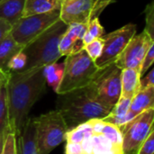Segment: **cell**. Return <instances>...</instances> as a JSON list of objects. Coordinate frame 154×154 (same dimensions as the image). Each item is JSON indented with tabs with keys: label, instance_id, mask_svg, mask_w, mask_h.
Segmentation results:
<instances>
[{
	"label": "cell",
	"instance_id": "1",
	"mask_svg": "<svg viewBox=\"0 0 154 154\" xmlns=\"http://www.w3.org/2000/svg\"><path fill=\"white\" fill-rule=\"evenodd\" d=\"M46 88L43 67L9 73L6 82L9 130L19 135L29 112Z\"/></svg>",
	"mask_w": 154,
	"mask_h": 154
},
{
	"label": "cell",
	"instance_id": "2",
	"mask_svg": "<svg viewBox=\"0 0 154 154\" xmlns=\"http://www.w3.org/2000/svg\"><path fill=\"white\" fill-rule=\"evenodd\" d=\"M56 110L64 118L68 129H71L91 119L106 117L111 107L101 103L89 86L59 95Z\"/></svg>",
	"mask_w": 154,
	"mask_h": 154
},
{
	"label": "cell",
	"instance_id": "3",
	"mask_svg": "<svg viewBox=\"0 0 154 154\" xmlns=\"http://www.w3.org/2000/svg\"><path fill=\"white\" fill-rule=\"evenodd\" d=\"M67 28L68 25L60 19L25 45L22 51L27 57V63L23 70L44 67L57 62L62 57L59 51V44Z\"/></svg>",
	"mask_w": 154,
	"mask_h": 154
},
{
	"label": "cell",
	"instance_id": "4",
	"mask_svg": "<svg viewBox=\"0 0 154 154\" xmlns=\"http://www.w3.org/2000/svg\"><path fill=\"white\" fill-rule=\"evenodd\" d=\"M97 70L94 60L89 58L85 50L66 56L63 77L56 93L61 95L87 87Z\"/></svg>",
	"mask_w": 154,
	"mask_h": 154
},
{
	"label": "cell",
	"instance_id": "5",
	"mask_svg": "<svg viewBox=\"0 0 154 154\" xmlns=\"http://www.w3.org/2000/svg\"><path fill=\"white\" fill-rule=\"evenodd\" d=\"M36 142L41 154H50L65 141L68 126L58 110L51 111L33 118Z\"/></svg>",
	"mask_w": 154,
	"mask_h": 154
},
{
	"label": "cell",
	"instance_id": "6",
	"mask_svg": "<svg viewBox=\"0 0 154 154\" xmlns=\"http://www.w3.org/2000/svg\"><path fill=\"white\" fill-rule=\"evenodd\" d=\"M122 69L112 63L103 69H98L89 88L97 98L104 105L113 108L121 97Z\"/></svg>",
	"mask_w": 154,
	"mask_h": 154
},
{
	"label": "cell",
	"instance_id": "7",
	"mask_svg": "<svg viewBox=\"0 0 154 154\" xmlns=\"http://www.w3.org/2000/svg\"><path fill=\"white\" fill-rule=\"evenodd\" d=\"M60 9H58L22 17L12 25L10 34L18 44L24 47L60 20Z\"/></svg>",
	"mask_w": 154,
	"mask_h": 154
},
{
	"label": "cell",
	"instance_id": "8",
	"mask_svg": "<svg viewBox=\"0 0 154 154\" xmlns=\"http://www.w3.org/2000/svg\"><path fill=\"white\" fill-rule=\"evenodd\" d=\"M154 109H148L119 127L123 135V154H136L140 145L153 130Z\"/></svg>",
	"mask_w": 154,
	"mask_h": 154
},
{
	"label": "cell",
	"instance_id": "9",
	"mask_svg": "<svg viewBox=\"0 0 154 154\" xmlns=\"http://www.w3.org/2000/svg\"><path fill=\"white\" fill-rule=\"evenodd\" d=\"M136 34V25L128 23L103 38L104 46L99 58L94 62L97 69H103L116 61L130 40Z\"/></svg>",
	"mask_w": 154,
	"mask_h": 154
},
{
	"label": "cell",
	"instance_id": "10",
	"mask_svg": "<svg viewBox=\"0 0 154 154\" xmlns=\"http://www.w3.org/2000/svg\"><path fill=\"white\" fill-rule=\"evenodd\" d=\"M152 43L154 40L145 31L140 34H135L114 63L121 69H134L141 71L143 58Z\"/></svg>",
	"mask_w": 154,
	"mask_h": 154
},
{
	"label": "cell",
	"instance_id": "11",
	"mask_svg": "<svg viewBox=\"0 0 154 154\" xmlns=\"http://www.w3.org/2000/svg\"><path fill=\"white\" fill-rule=\"evenodd\" d=\"M94 0H69L61 4L60 19L67 25L71 23H88L95 15Z\"/></svg>",
	"mask_w": 154,
	"mask_h": 154
},
{
	"label": "cell",
	"instance_id": "12",
	"mask_svg": "<svg viewBox=\"0 0 154 154\" xmlns=\"http://www.w3.org/2000/svg\"><path fill=\"white\" fill-rule=\"evenodd\" d=\"M86 29L87 23H71L68 25L59 44L61 56H68L84 50L83 37Z\"/></svg>",
	"mask_w": 154,
	"mask_h": 154
},
{
	"label": "cell",
	"instance_id": "13",
	"mask_svg": "<svg viewBox=\"0 0 154 154\" xmlns=\"http://www.w3.org/2000/svg\"><path fill=\"white\" fill-rule=\"evenodd\" d=\"M80 144L83 154H123L121 148L115 146L106 136L98 133H93Z\"/></svg>",
	"mask_w": 154,
	"mask_h": 154
},
{
	"label": "cell",
	"instance_id": "14",
	"mask_svg": "<svg viewBox=\"0 0 154 154\" xmlns=\"http://www.w3.org/2000/svg\"><path fill=\"white\" fill-rule=\"evenodd\" d=\"M18 154H41L36 142L33 118H28L21 133L16 136Z\"/></svg>",
	"mask_w": 154,
	"mask_h": 154
},
{
	"label": "cell",
	"instance_id": "15",
	"mask_svg": "<svg viewBox=\"0 0 154 154\" xmlns=\"http://www.w3.org/2000/svg\"><path fill=\"white\" fill-rule=\"evenodd\" d=\"M154 86L144 89H141L132 99L128 111V116L131 119L139 116L143 112L153 108Z\"/></svg>",
	"mask_w": 154,
	"mask_h": 154
},
{
	"label": "cell",
	"instance_id": "16",
	"mask_svg": "<svg viewBox=\"0 0 154 154\" xmlns=\"http://www.w3.org/2000/svg\"><path fill=\"white\" fill-rule=\"evenodd\" d=\"M141 73L134 69H122L121 97L132 99L141 89Z\"/></svg>",
	"mask_w": 154,
	"mask_h": 154
},
{
	"label": "cell",
	"instance_id": "17",
	"mask_svg": "<svg viewBox=\"0 0 154 154\" xmlns=\"http://www.w3.org/2000/svg\"><path fill=\"white\" fill-rule=\"evenodd\" d=\"M130 103H131L130 98L120 97L117 103L114 106L110 113L106 117L102 118L101 120H103L104 122L115 125L118 127L123 126L127 122L132 120L128 116Z\"/></svg>",
	"mask_w": 154,
	"mask_h": 154
},
{
	"label": "cell",
	"instance_id": "18",
	"mask_svg": "<svg viewBox=\"0 0 154 154\" xmlns=\"http://www.w3.org/2000/svg\"><path fill=\"white\" fill-rule=\"evenodd\" d=\"M25 0H1L0 18L14 25L23 17Z\"/></svg>",
	"mask_w": 154,
	"mask_h": 154
},
{
	"label": "cell",
	"instance_id": "19",
	"mask_svg": "<svg viewBox=\"0 0 154 154\" xmlns=\"http://www.w3.org/2000/svg\"><path fill=\"white\" fill-rule=\"evenodd\" d=\"M60 0H25L23 17L60 9Z\"/></svg>",
	"mask_w": 154,
	"mask_h": 154
},
{
	"label": "cell",
	"instance_id": "20",
	"mask_svg": "<svg viewBox=\"0 0 154 154\" xmlns=\"http://www.w3.org/2000/svg\"><path fill=\"white\" fill-rule=\"evenodd\" d=\"M23 46L18 44L11 34H7L0 42V69L7 73L6 66L11 58L23 50Z\"/></svg>",
	"mask_w": 154,
	"mask_h": 154
},
{
	"label": "cell",
	"instance_id": "21",
	"mask_svg": "<svg viewBox=\"0 0 154 154\" xmlns=\"http://www.w3.org/2000/svg\"><path fill=\"white\" fill-rule=\"evenodd\" d=\"M94 131L90 121L80 124L71 129H69L65 134V141L67 143H81L85 139L90 137Z\"/></svg>",
	"mask_w": 154,
	"mask_h": 154
},
{
	"label": "cell",
	"instance_id": "22",
	"mask_svg": "<svg viewBox=\"0 0 154 154\" xmlns=\"http://www.w3.org/2000/svg\"><path fill=\"white\" fill-rule=\"evenodd\" d=\"M43 73L46 79V83H48L53 90L56 92L63 77L64 73V62L58 64L52 63L43 67Z\"/></svg>",
	"mask_w": 154,
	"mask_h": 154
},
{
	"label": "cell",
	"instance_id": "23",
	"mask_svg": "<svg viewBox=\"0 0 154 154\" xmlns=\"http://www.w3.org/2000/svg\"><path fill=\"white\" fill-rule=\"evenodd\" d=\"M9 127V114L6 84L0 88V134Z\"/></svg>",
	"mask_w": 154,
	"mask_h": 154
},
{
	"label": "cell",
	"instance_id": "24",
	"mask_svg": "<svg viewBox=\"0 0 154 154\" xmlns=\"http://www.w3.org/2000/svg\"><path fill=\"white\" fill-rule=\"evenodd\" d=\"M104 33V27L101 25L98 17H96L94 19H91L87 23V29L86 32L83 37V43L84 45L89 43L91 41L102 37Z\"/></svg>",
	"mask_w": 154,
	"mask_h": 154
},
{
	"label": "cell",
	"instance_id": "25",
	"mask_svg": "<svg viewBox=\"0 0 154 154\" xmlns=\"http://www.w3.org/2000/svg\"><path fill=\"white\" fill-rule=\"evenodd\" d=\"M27 63V57L26 55L21 51L14 55L6 66L7 73L14 72V71H21L23 70Z\"/></svg>",
	"mask_w": 154,
	"mask_h": 154
},
{
	"label": "cell",
	"instance_id": "26",
	"mask_svg": "<svg viewBox=\"0 0 154 154\" xmlns=\"http://www.w3.org/2000/svg\"><path fill=\"white\" fill-rule=\"evenodd\" d=\"M103 37V36H102ZM97 38L93 41H91L89 43L86 44L84 46V50L87 52V54L89 56V58L92 60H96L97 58H99V56L102 53L103 51V46H104V41L103 38Z\"/></svg>",
	"mask_w": 154,
	"mask_h": 154
},
{
	"label": "cell",
	"instance_id": "27",
	"mask_svg": "<svg viewBox=\"0 0 154 154\" xmlns=\"http://www.w3.org/2000/svg\"><path fill=\"white\" fill-rule=\"evenodd\" d=\"M1 154H18L17 152V143H16V135L14 132L10 131L9 128L6 131L5 139Z\"/></svg>",
	"mask_w": 154,
	"mask_h": 154
},
{
	"label": "cell",
	"instance_id": "28",
	"mask_svg": "<svg viewBox=\"0 0 154 154\" xmlns=\"http://www.w3.org/2000/svg\"><path fill=\"white\" fill-rule=\"evenodd\" d=\"M146 15V26L144 31L154 40V1H152L145 7Z\"/></svg>",
	"mask_w": 154,
	"mask_h": 154
},
{
	"label": "cell",
	"instance_id": "29",
	"mask_svg": "<svg viewBox=\"0 0 154 154\" xmlns=\"http://www.w3.org/2000/svg\"><path fill=\"white\" fill-rule=\"evenodd\" d=\"M154 152V132L150 133L148 137L140 145L136 154H153Z\"/></svg>",
	"mask_w": 154,
	"mask_h": 154
},
{
	"label": "cell",
	"instance_id": "30",
	"mask_svg": "<svg viewBox=\"0 0 154 154\" xmlns=\"http://www.w3.org/2000/svg\"><path fill=\"white\" fill-rule=\"evenodd\" d=\"M154 61V43H152L150 48L148 49L144 58H143V63H142V66H141V76H143L149 69L150 67L152 65Z\"/></svg>",
	"mask_w": 154,
	"mask_h": 154
},
{
	"label": "cell",
	"instance_id": "31",
	"mask_svg": "<svg viewBox=\"0 0 154 154\" xmlns=\"http://www.w3.org/2000/svg\"><path fill=\"white\" fill-rule=\"evenodd\" d=\"M140 85H141V89H144V88H150V87H153L154 69H151V70L148 72V74H147L143 79L141 78ZM141 89H140V90H141Z\"/></svg>",
	"mask_w": 154,
	"mask_h": 154
},
{
	"label": "cell",
	"instance_id": "32",
	"mask_svg": "<svg viewBox=\"0 0 154 154\" xmlns=\"http://www.w3.org/2000/svg\"><path fill=\"white\" fill-rule=\"evenodd\" d=\"M65 154H83L80 143H67L65 147Z\"/></svg>",
	"mask_w": 154,
	"mask_h": 154
},
{
	"label": "cell",
	"instance_id": "33",
	"mask_svg": "<svg viewBox=\"0 0 154 154\" xmlns=\"http://www.w3.org/2000/svg\"><path fill=\"white\" fill-rule=\"evenodd\" d=\"M12 29V25L8 23L6 21L0 18V42L10 33V31Z\"/></svg>",
	"mask_w": 154,
	"mask_h": 154
},
{
	"label": "cell",
	"instance_id": "34",
	"mask_svg": "<svg viewBox=\"0 0 154 154\" xmlns=\"http://www.w3.org/2000/svg\"><path fill=\"white\" fill-rule=\"evenodd\" d=\"M8 77H9V73H6L0 69V88L6 84Z\"/></svg>",
	"mask_w": 154,
	"mask_h": 154
},
{
	"label": "cell",
	"instance_id": "35",
	"mask_svg": "<svg viewBox=\"0 0 154 154\" xmlns=\"http://www.w3.org/2000/svg\"><path fill=\"white\" fill-rule=\"evenodd\" d=\"M8 130V129H7ZM6 130V131H7ZM6 131L3 134H0V154L2 152V149H3V146H4V143H5V134H6Z\"/></svg>",
	"mask_w": 154,
	"mask_h": 154
},
{
	"label": "cell",
	"instance_id": "36",
	"mask_svg": "<svg viewBox=\"0 0 154 154\" xmlns=\"http://www.w3.org/2000/svg\"><path fill=\"white\" fill-rule=\"evenodd\" d=\"M66 1H69V0H60L61 4H62V3H64V2H66Z\"/></svg>",
	"mask_w": 154,
	"mask_h": 154
},
{
	"label": "cell",
	"instance_id": "37",
	"mask_svg": "<svg viewBox=\"0 0 154 154\" xmlns=\"http://www.w3.org/2000/svg\"><path fill=\"white\" fill-rule=\"evenodd\" d=\"M98 1H99V0H94V2H95L96 4H97V2H98Z\"/></svg>",
	"mask_w": 154,
	"mask_h": 154
},
{
	"label": "cell",
	"instance_id": "38",
	"mask_svg": "<svg viewBox=\"0 0 154 154\" xmlns=\"http://www.w3.org/2000/svg\"><path fill=\"white\" fill-rule=\"evenodd\" d=\"M0 1H1V0H0Z\"/></svg>",
	"mask_w": 154,
	"mask_h": 154
}]
</instances>
